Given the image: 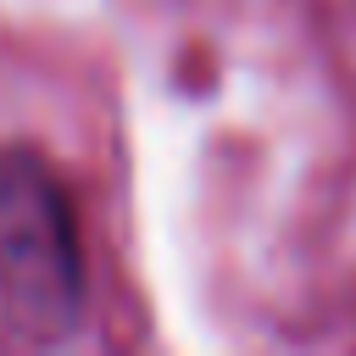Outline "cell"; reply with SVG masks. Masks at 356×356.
Here are the masks:
<instances>
[{"label":"cell","instance_id":"cell-1","mask_svg":"<svg viewBox=\"0 0 356 356\" xmlns=\"http://www.w3.org/2000/svg\"><path fill=\"white\" fill-rule=\"evenodd\" d=\"M0 312L28 339H61L83 317L72 211L39 156H0Z\"/></svg>","mask_w":356,"mask_h":356}]
</instances>
